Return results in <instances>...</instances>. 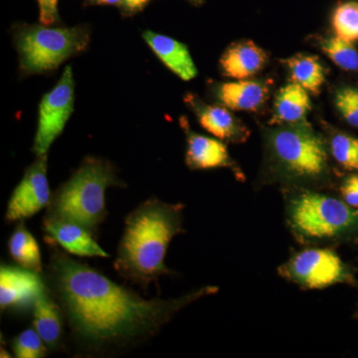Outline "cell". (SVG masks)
<instances>
[{"label":"cell","instance_id":"cell-24","mask_svg":"<svg viewBox=\"0 0 358 358\" xmlns=\"http://www.w3.org/2000/svg\"><path fill=\"white\" fill-rule=\"evenodd\" d=\"M13 353L18 358H41L46 357L47 346L35 329H28L16 336L13 341Z\"/></svg>","mask_w":358,"mask_h":358},{"label":"cell","instance_id":"cell-5","mask_svg":"<svg viewBox=\"0 0 358 358\" xmlns=\"http://www.w3.org/2000/svg\"><path fill=\"white\" fill-rule=\"evenodd\" d=\"M268 155L284 180L312 185L329 173L326 143L307 122L281 124L267 134Z\"/></svg>","mask_w":358,"mask_h":358},{"label":"cell","instance_id":"cell-29","mask_svg":"<svg viewBox=\"0 0 358 358\" xmlns=\"http://www.w3.org/2000/svg\"><path fill=\"white\" fill-rule=\"evenodd\" d=\"M91 1L96 2L99 4H117L122 1V0H91Z\"/></svg>","mask_w":358,"mask_h":358},{"label":"cell","instance_id":"cell-28","mask_svg":"<svg viewBox=\"0 0 358 358\" xmlns=\"http://www.w3.org/2000/svg\"><path fill=\"white\" fill-rule=\"evenodd\" d=\"M150 0H122L121 3L128 11H138L147 6Z\"/></svg>","mask_w":358,"mask_h":358},{"label":"cell","instance_id":"cell-18","mask_svg":"<svg viewBox=\"0 0 358 358\" xmlns=\"http://www.w3.org/2000/svg\"><path fill=\"white\" fill-rule=\"evenodd\" d=\"M312 108L307 90L300 85L291 83L278 92L274 103L272 124H289L306 122Z\"/></svg>","mask_w":358,"mask_h":358},{"label":"cell","instance_id":"cell-3","mask_svg":"<svg viewBox=\"0 0 358 358\" xmlns=\"http://www.w3.org/2000/svg\"><path fill=\"white\" fill-rule=\"evenodd\" d=\"M122 185L110 162L87 157L52 195L45 217L78 224L95 234L107 216L106 190Z\"/></svg>","mask_w":358,"mask_h":358},{"label":"cell","instance_id":"cell-26","mask_svg":"<svg viewBox=\"0 0 358 358\" xmlns=\"http://www.w3.org/2000/svg\"><path fill=\"white\" fill-rule=\"evenodd\" d=\"M339 190L343 201L353 208L358 209V174H352L346 178Z\"/></svg>","mask_w":358,"mask_h":358},{"label":"cell","instance_id":"cell-10","mask_svg":"<svg viewBox=\"0 0 358 358\" xmlns=\"http://www.w3.org/2000/svg\"><path fill=\"white\" fill-rule=\"evenodd\" d=\"M40 273L25 268L1 265L0 307L1 310H22L33 307L46 282Z\"/></svg>","mask_w":358,"mask_h":358},{"label":"cell","instance_id":"cell-25","mask_svg":"<svg viewBox=\"0 0 358 358\" xmlns=\"http://www.w3.org/2000/svg\"><path fill=\"white\" fill-rule=\"evenodd\" d=\"M336 108L348 124L358 128V88L345 87L334 96Z\"/></svg>","mask_w":358,"mask_h":358},{"label":"cell","instance_id":"cell-9","mask_svg":"<svg viewBox=\"0 0 358 358\" xmlns=\"http://www.w3.org/2000/svg\"><path fill=\"white\" fill-rule=\"evenodd\" d=\"M51 197L47 178V155H38L26 169L20 185L11 194L7 204L6 221L16 222L32 217L48 207Z\"/></svg>","mask_w":358,"mask_h":358},{"label":"cell","instance_id":"cell-1","mask_svg":"<svg viewBox=\"0 0 358 358\" xmlns=\"http://www.w3.org/2000/svg\"><path fill=\"white\" fill-rule=\"evenodd\" d=\"M51 245L46 285L75 341L90 352L124 348L155 336L193 301L217 293L205 286L176 299L145 300Z\"/></svg>","mask_w":358,"mask_h":358},{"label":"cell","instance_id":"cell-6","mask_svg":"<svg viewBox=\"0 0 358 358\" xmlns=\"http://www.w3.org/2000/svg\"><path fill=\"white\" fill-rule=\"evenodd\" d=\"M20 68L26 74L55 70L72 56L81 53L90 42L86 27L21 26L15 32Z\"/></svg>","mask_w":358,"mask_h":358},{"label":"cell","instance_id":"cell-13","mask_svg":"<svg viewBox=\"0 0 358 358\" xmlns=\"http://www.w3.org/2000/svg\"><path fill=\"white\" fill-rule=\"evenodd\" d=\"M186 129V166L192 171L227 167L240 173L227 147L218 138H209Z\"/></svg>","mask_w":358,"mask_h":358},{"label":"cell","instance_id":"cell-2","mask_svg":"<svg viewBox=\"0 0 358 358\" xmlns=\"http://www.w3.org/2000/svg\"><path fill=\"white\" fill-rule=\"evenodd\" d=\"M183 206L157 199L138 205L124 220V234L114 262L117 274L143 288L171 274L166 267L169 244L183 230Z\"/></svg>","mask_w":358,"mask_h":358},{"label":"cell","instance_id":"cell-16","mask_svg":"<svg viewBox=\"0 0 358 358\" xmlns=\"http://www.w3.org/2000/svg\"><path fill=\"white\" fill-rule=\"evenodd\" d=\"M267 54L252 41H241L230 46L220 59L224 75L245 80L255 76L265 67Z\"/></svg>","mask_w":358,"mask_h":358},{"label":"cell","instance_id":"cell-19","mask_svg":"<svg viewBox=\"0 0 358 358\" xmlns=\"http://www.w3.org/2000/svg\"><path fill=\"white\" fill-rule=\"evenodd\" d=\"M8 252L20 267L42 273L41 254L36 239L21 221L8 240Z\"/></svg>","mask_w":358,"mask_h":358},{"label":"cell","instance_id":"cell-12","mask_svg":"<svg viewBox=\"0 0 358 358\" xmlns=\"http://www.w3.org/2000/svg\"><path fill=\"white\" fill-rule=\"evenodd\" d=\"M185 101L196 114L200 126L218 140L240 143L249 138V129L227 108L207 105L190 94Z\"/></svg>","mask_w":358,"mask_h":358},{"label":"cell","instance_id":"cell-21","mask_svg":"<svg viewBox=\"0 0 358 358\" xmlns=\"http://www.w3.org/2000/svg\"><path fill=\"white\" fill-rule=\"evenodd\" d=\"M320 47L327 57L341 69L352 72L358 70V51L352 42L333 36L322 40Z\"/></svg>","mask_w":358,"mask_h":358},{"label":"cell","instance_id":"cell-8","mask_svg":"<svg viewBox=\"0 0 358 358\" xmlns=\"http://www.w3.org/2000/svg\"><path fill=\"white\" fill-rule=\"evenodd\" d=\"M75 83L70 66L65 68L57 85L45 94L39 107L38 126L33 152L47 155L54 141L62 134L74 110Z\"/></svg>","mask_w":358,"mask_h":358},{"label":"cell","instance_id":"cell-23","mask_svg":"<svg viewBox=\"0 0 358 358\" xmlns=\"http://www.w3.org/2000/svg\"><path fill=\"white\" fill-rule=\"evenodd\" d=\"M329 150L336 162L348 171H358V138L348 134H334Z\"/></svg>","mask_w":358,"mask_h":358},{"label":"cell","instance_id":"cell-27","mask_svg":"<svg viewBox=\"0 0 358 358\" xmlns=\"http://www.w3.org/2000/svg\"><path fill=\"white\" fill-rule=\"evenodd\" d=\"M39 6L40 22L50 26L58 20V0H37Z\"/></svg>","mask_w":358,"mask_h":358},{"label":"cell","instance_id":"cell-15","mask_svg":"<svg viewBox=\"0 0 358 358\" xmlns=\"http://www.w3.org/2000/svg\"><path fill=\"white\" fill-rule=\"evenodd\" d=\"M62 310L48 287L37 296L33 305V327L50 350L60 345L63 336Z\"/></svg>","mask_w":358,"mask_h":358},{"label":"cell","instance_id":"cell-14","mask_svg":"<svg viewBox=\"0 0 358 358\" xmlns=\"http://www.w3.org/2000/svg\"><path fill=\"white\" fill-rule=\"evenodd\" d=\"M143 36L155 55L176 76L183 81H190L197 76L196 66L186 45L152 31H145Z\"/></svg>","mask_w":358,"mask_h":358},{"label":"cell","instance_id":"cell-22","mask_svg":"<svg viewBox=\"0 0 358 358\" xmlns=\"http://www.w3.org/2000/svg\"><path fill=\"white\" fill-rule=\"evenodd\" d=\"M333 28L336 36L348 42L358 41V2L339 4L333 14Z\"/></svg>","mask_w":358,"mask_h":358},{"label":"cell","instance_id":"cell-17","mask_svg":"<svg viewBox=\"0 0 358 358\" xmlns=\"http://www.w3.org/2000/svg\"><path fill=\"white\" fill-rule=\"evenodd\" d=\"M267 84L255 80H238L221 84L217 98L227 109L233 110H257L268 99Z\"/></svg>","mask_w":358,"mask_h":358},{"label":"cell","instance_id":"cell-11","mask_svg":"<svg viewBox=\"0 0 358 358\" xmlns=\"http://www.w3.org/2000/svg\"><path fill=\"white\" fill-rule=\"evenodd\" d=\"M43 231L48 243L58 244L68 253L79 257L110 258L109 254L94 239L93 233L78 224L45 217Z\"/></svg>","mask_w":358,"mask_h":358},{"label":"cell","instance_id":"cell-20","mask_svg":"<svg viewBox=\"0 0 358 358\" xmlns=\"http://www.w3.org/2000/svg\"><path fill=\"white\" fill-rule=\"evenodd\" d=\"M293 83L300 85L308 93H319L326 81V71L315 56L299 54L285 61Z\"/></svg>","mask_w":358,"mask_h":358},{"label":"cell","instance_id":"cell-7","mask_svg":"<svg viewBox=\"0 0 358 358\" xmlns=\"http://www.w3.org/2000/svg\"><path fill=\"white\" fill-rule=\"evenodd\" d=\"M279 274L308 289H326L352 281L348 266L329 247H310L296 252L279 268Z\"/></svg>","mask_w":358,"mask_h":358},{"label":"cell","instance_id":"cell-4","mask_svg":"<svg viewBox=\"0 0 358 358\" xmlns=\"http://www.w3.org/2000/svg\"><path fill=\"white\" fill-rule=\"evenodd\" d=\"M286 217L294 236L305 244H326L358 231V209L310 189L289 195Z\"/></svg>","mask_w":358,"mask_h":358}]
</instances>
